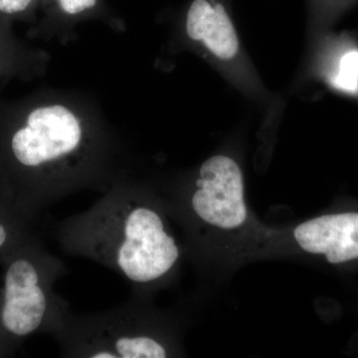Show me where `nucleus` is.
Segmentation results:
<instances>
[{
    "label": "nucleus",
    "instance_id": "1",
    "mask_svg": "<svg viewBox=\"0 0 358 358\" xmlns=\"http://www.w3.org/2000/svg\"><path fill=\"white\" fill-rule=\"evenodd\" d=\"M117 145L102 112L85 96L42 90L0 98V200L30 222L57 195L117 181Z\"/></svg>",
    "mask_w": 358,
    "mask_h": 358
},
{
    "label": "nucleus",
    "instance_id": "2",
    "mask_svg": "<svg viewBox=\"0 0 358 358\" xmlns=\"http://www.w3.org/2000/svg\"><path fill=\"white\" fill-rule=\"evenodd\" d=\"M71 251L112 268L138 286L159 281L179 259L176 239L136 185L117 180L93 209L65 227Z\"/></svg>",
    "mask_w": 358,
    "mask_h": 358
},
{
    "label": "nucleus",
    "instance_id": "3",
    "mask_svg": "<svg viewBox=\"0 0 358 358\" xmlns=\"http://www.w3.org/2000/svg\"><path fill=\"white\" fill-rule=\"evenodd\" d=\"M0 338L13 350L53 327V259L29 232L0 254Z\"/></svg>",
    "mask_w": 358,
    "mask_h": 358
},
{
    "label": "nucleus",
    "instance_id": "4",
    "mask_svg": "<svg viewBox=\"0 0 358 358\" xmlns=\"http://www.w3.org/2000/svg\"><path fill=\"white\" fill-rule=\"evenodd\" d=\"M194 187L190 206L202 222L223 230L236 229L246 222L243 174L234 159L218 155L205 160Z\"/></svg>",
    "mask_w": 358,
    "mask_h": 358
},
{
    "label": "nucleus",
    "instance_id": "5",
    "mask_svg": "<svg viewBox=\"0 0 358 358\" xmlns=\"http://www.w3.org/2000/svg\"><path fill=\"white\" fill-rule=\"evenodd\" d=\"M76 348L92 358H164L169 352L159 338L138 326L136 313H117L90 320L79 329Z\"/></svg>",
    "mask_w": 358,
    "mask_h": 358
},
{
    "label": "nucleus",
    "instance_id": "6",
    "mask_svg": "<svg viewBox=\"0 0 358 358\" xmlns=\"http://www.w3.org/2000/svg\"><path fill=\"white\" fill-rule=\"evenodd\" d=\"M296 245L331 265L358 261V212H338L310 219L294 230Z\"/></svg>",
    "mask_w": 358,
    "mask_h": 358
},
{
    "label": "nucleus",
    "instance_id": "7",
    "mask_svg": "<svg viewBox=\"0 0 358 358\" xmlns=\"http://www.w3.org/2000/svg\"><path fill=\"white\" fill-rule=\"evenodd\" d=\"M38 20L30 27L29 39H58L69 42L75 28L87 21L106 23L115 31L126 30L124 20L108 6L107 0H39Z\"/></svg>",
    "mask_w": 358,
    "mask_h": 358
},
{
    "label": "nucleus",
    "instance_id": "8",
    "mask_svg": "<svg viewBox=\"0 0 358 358\" xmlns=\"http://www.w3.org/2000/svg\"><path fill=\"white\" fill-rule=\"evenodd\" d=\"M187 38L220 60L239 53L236 29L222 0H190L183 18Z\"/></svg>",
    "mask_w": 358,
    "mask_h": 358
},
{
    "label": "nucleus",
    "instance_id": "9",
    "mask_svg": "<svg viewBox=\"0 0 358 358\" xmlns=\"http://www.w3.org/2000/svg\"><path fill=\"white\" fill-rule=\"evenodd\" d=\"M50 60L46 51L18 37L13 25L0 24V92L15 80L29 82L43 77Z\"/></svg>",
    "mask_w": 358,
    "mask_h": 358
},
{
    "label": "nucleus",
    "instance_id": "10",
    "mask_svg": "<svg viewBox=\"0 0 358 358\" xmlns=\"http://www.w3.org/2000/svg\"><path fill=\"white\" fill-rule=\"evenodd\" d=\"M327 80L339 93L358 96V46L341 47L331 62Z\"/></svg>",
    "mask_w": 358,
    "mask_h": 358
},
{
    "label": "nucleus",
    "instance_id": "11",
    "mask_svg": "<svg viewBox=\"0 0 358 358\" xmlns=\"http://www.w3.org/2000/svg\"><path fill=\"white\" fill-rule=\"evenodd\" d=\"M29 222L0 200V254L29 232Z\"/></svg>",
    "mask_w": 358,
    "mask_h": 358
},
{
    "label": "nucleus",
    "instance_id": "12",
    "mask_svg": "<svg viewBox=\"0 0 358 358\" xmlns=\"http://www.w3.org/2000/svg\"><path fill=\"white\" fill-rule=\"evenodd\" d=\"M38 16L39 0H0V24L24 22L32 26Z\"/></svg>",
    "mask_w": 358,
    "mask_h": 358
},
{
    "label": "nucleus",
    "instance_id": "13",
    "mask_svg": "<svg viewBox=\"0 0 358 358\" xmlns=\"http://www.w3.org/2000/svg\"><path fill=\"white\" fill-rule=\"evenodd\" d=\"M358 0H313L317 11L326 16H334L343 13L348 6Z\"/></svg>",
    "mask_w": 358,
    "mask_h": 358
},
{
    "label": "nucleus",
    "instance_id": "14",
    "mask_svg": "<svg viewBox=\"0 0 358 358\" xmlns=\"http://www.w3.org/2000/svg\"><path fill=\"white\" fill-rule=\"evenodd\" d=\"M13 352V348H9V346L2 341L1 338H0V357H7V355H11Z\"/></svg>",
    "mask_w": 358,
    "mask_h": 358
}]
</instances>
